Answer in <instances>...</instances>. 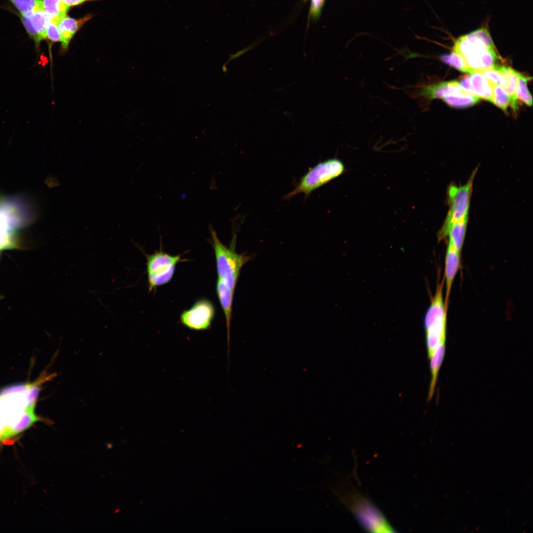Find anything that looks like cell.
Listing matches in <instances>:
<instances>
[{"mask_svg": "<svg viewBox=\"0 0 533 533\" xmlns=\"http://www.w3.org/2000/svg\"><path fill=\"white\" fill-rule=\"evenodd\" d=\"M494 85L505 88V80L502 74L496 68L495 65L480 71Z\"/></svg>", "mask_w": 533, "mask_h": 533, "instance_id": "obj_25", "label": "cell"}, {"mask_svg": "<svg viewBox=\"0 0 533 533\" xmlns=\"http://www.w3.org/2000/svg\"><path fill=\"white\" fill-rule=\"evenodd\" d=\"M30 38L38 48L41 40L46 39V30L50 18L43 9H38L25 15L19 14Z\"/></svg>", "mask_w": 533, "mask_h": 533, "instance_id": "obj_11", "label": "cell"}, {"mask_svg": "<svg viewBox=\"0 0 533 533\" xmlns=\"http://www.w3.org/2000/svg\"><path fill=\"white\" fill-rule=\"evenodd\" d=\"M345 168L343 162L337 158L319 162L304 175L295 189L287 194L285 199H290L303 193L308 197L313 191L342 175Z\"/></svg>", "mask_w": 533, "mask_h": 533, "instance_id": "obj_4", "label": "cell"}, {"mask_svg": "<svg viewBox=\"0 0 533 533\" xmlns=\"http://www.w3.org/2000/svg\"><path fill=\"white\" fill-rule=\"evenodd\" d=\"M480 98L466 90L444 97L443 100L453 107H468L476 104Z\"/></svg>", "mask_w": 533, "mask_h": 533, "instance_id": "obj_20", "label": "cell"}, {"mask_svg": "<svg viewBox=\"0 0 533 533\" xmlns=\"http://www.w3.org/2000/svg\"><path fill=\"white\" fill-rule=\"evenodd\" d=\"M469 78L473 94L492 103L494 84L480 71L470 73Z\"/></svg>", "mask_w": 533, "mask_h": 533, "instance_id": "obj_15", "label": "cell"}, {"mask_svg": "<svg viewBox=\"0 0 533 533\" xmlns=\"http://www.w3.org/2000/svg\"><path fill=\"white\" fill-rule=\"evenodd\" d=\"M445 341L446 339H442L440 341L430 358L431 379L428 394V401L431 400L435 390L438 372L444 356Z\"/></svg>", "mask_w": 533, "mask_h": 533, "instance_id": "obj_17", "label": "cell"}, {"mask_svg": "<svg viewBox=\"0 0 533 533\" xmlns=\"http://www.w3.org/2000/svg\"><path fill=\"white\" fill-rule=\"evenodd\" d=\"M496 68L502 74L505 80V89L511 99V107L516 112L518 110V98L517 92L519 83V72L512 68L505 66L495 65Z\"/></svg>", "mask_w": 533, "mask_h": 533, "instance_id": "obj_16", "label": "cell"}, {"mask_svg": "<svg viewBox=\"0 0 533 533\" xmlns=\"http://www.w3.org/2000/svg\"><path fill=\"white\" fill-rule=\"evenodd\" d=\"M460 253L449 243L446 254L445 277L446 286L445 305L448 304L452 284L460 264Z\"/></svg>", "mask_w": 533, "mask_h": 533, "instance_id": "obj_13", "label": "cell"}, {"mask_svg": "<svg viewBox=\"0 0 533 533\" xmlns=\"http://www.w3.org/2000/svg\"><path fill=\"white\" fill-rule=\"evenodd\" d=\"M24 223L16 202L0 201V250L16 248V231Z\"/></svg>", "mask_w": 533, "mask_h": 533, "instance_id": "obj_8", "label": "cell"}, {"mask_svg": "<svg viewBox=\"0 0 533 533\" xmlns=\"http://www.w3.org/2000/svg\"><path fill=\"white\" fill-rule=\"evenodd\" d=\"M46 38L52 42L60 41V35L57 24L50 21L46 28Z\"/></svg>", "mask_w": 533, "mask_h": 533, "instance_id": "obj_27", "label": "cell"}, {"mask_svg": "<svg viewBox=\"0 0 533 533\" xmlns=\"http://www.w3.org/2000/svg\"><path fill=\"white\" fill-rule=\"evenodd\" d=\"M464 90L456 80L440 82L429 84H417L406 87L405 91L412 98L426 100L443 99L444 97L462 92Z\"/></svg>", "mask_w": 533, "mask_h": 533, "instance_id": "obj_10", "label": "cell"}, {"mask_svg": "<svg viewBox=\"0 0 533 533\" xmlns=\"http://www.w3.org/2000/svg\"><path fill=\"white\" fill-rule=\"evenodd\" d=\"M477 169V167L473 170L464 185L457 186L451 184L449 186L447 198L449 209L442 226L438 232L439 240L447 236V231L452 224L468 217L473 183Z\"/></svg>", "mask_w": 533, "mask_h": 533, "instance_id": "obj_5", "label": "cell"}, {"mask_svg": "<svg viewBox=\"0 0 533 533\" xmlns=\"http://www.w3.org/2000/svg\"><path fill=\"white\" fill-rule=\"evenodd\" d=\"M453 50L464 59L473 72L490 68L500 59L490 33L485 27L459 37L455 42Z\"/></svg>", "mask_w": 533, "mask_h": 533, "instance_id": "obj_1", "label": "cell"}, {"mask_svg": "<svg viewBox=\"0 0 533 533\" xmlns=\"http://www.w3.org/2000/svg\"><path fill=\"white\" fill-rule=\"evenodd\" d=\"M44 11L48 14L50 21L55 24L66 16L69 7L61 0H42Z\"/></svg>", "mask_w": 533, "mask_h": 533, "instance_id": "obj_19", "label": "cell"}, {"mask_svg": "<svg viewBox=\"0 0 533 533\" xmlns=\"http://www.w3.org/2000/svg\"><path fill=\"white\" fill-rule=\"evenodd\" d=\"M323 2L324 0H312L311 13L312 16H317L319 14Z\"/></svg>", "mask_w": 533, "mask_h": 533, "instance_id": "obj_28", "label": "cell"}, {"mask_svg": "<svg viewBox=\"0 0 533 533\" xmlns=\"http://www.w3.org/2000/svg\"><path fill=\"white\" fill-rule=\"evenodd\" d=\"M18 10L20 14L25 15L38 9H43L42 0H8Z\"/></svg>", "mask_w": 533, "mask_h": 533, "instance_id": "obj_22", "label": "cell"}, {"mask_svg": "<svg viewBox=\"0 0 533 533\" xmlns=\"http://www.w3.org/2000/svg\"><path fill=\"white\" fill-rule=\"evenodd\" d=\"M92 16L90 15L79 19H76L66 15L59 21L57 26L60 33V42L63 50L67 49L71 39L76 32Z\"/></svg>", "mask_w": 533, "mask_h": 533, "instance_id": "obj_12", "label": "cell"}, {"mask_svg": "<svg viewBox=\"0 0 533 533\" xmlns=\"http://www.w3.org/2000/svg\"><path fill=\"white\" fill-rule=\"evenodd\" d=\"M459 83L464 90L473 94L469 82V75L462 77Z\"/></svg>", "mask_w": 533, "mask_h": 533, "instance_id": "obj_29", "label": "cell"}, {"mask_svg": "<svg viewBox=\"0 0 533 533\" xmlns=\"http://www.w3.org/2000/svg\"><path fill=\"white\" fill-rule=\"evenodd\" d=\"M211 244L214 252L218 278L230 289L234 291L240 270L249 260V257L235 252L220 240L211 227Z\"/></svg>", "mask_w": 533, "mask_h": 533, "instance_id": "obj_3", "label": "cell"}, {"mask_svg": "<svg viewBox=\"0 0 533 533\" xmlns=\"http://www.w3.org/2000/svg\"><path fill=\"white\" fill-rule=\"evenodd\" d=\"M442 283L438 284L434 297L425 314L424 325L428 358L440 341L446 339V305L443 299Z\"/></svg>", "mask_w": 533, "mask_h": 533, "instance_id": "obj_6", "label": "cell"}, {"mask_svg": "<svg viewBox=\"0 0 533 533\" xmlns=\"http://www.w3.org/2000/svg\"><path fill=\"white\" fill-rule=\"evenodd\" d=\"M216 314L215 307L208 299L196 301L189 309L180 315L181 324L186 328L194 331H204L209 329Z\"/></svg>", "mask_w": 533, "mask_h": 533, "instance_id": "obj_9", "label": "cell"}, {"mask_svg": "<svg viewBox=\"0 0 533 533\" xmlns=\"http://www.w3.org/2000/svg\"><path fill=\"white\" fill-rule=\"evenodd\" d=\"M492 103L506 112L509 106H511V99L504 88L494 85Z\"/></svg>", "mask_w": 533, "mask_h": 533, "instance_id": "obj_23", "label": "cell"}, {"mask_svg": "<svg viewBox=\"0 0 533 533\" xmlns=\"http://www.w3.org/2000/svg\"><path fill=\"white\" fill-rule=\"evenodd\" d=\"M69 8L71 6L80 4L85 1L94 0H61Z\"/></svg>", "mask_w": 533, "mask_h": 533, "instance_id": "obj_30", "label": "cell"}, {"mask_svg": "<svg viewBox=\"0 0 533 533\" xmlns=\"http://www.w3.org/2000/svg\"><path fill=\"white\" fill-rule=\"evenodd\" d=\"M519 83L517 92V98L522 101L529 106H532L533 99L531 93L528 88L527 83L530 79L528 77L518 74Z\"/></svg>", "mask_w": 533, "mask_h": 533, "instance_id": "obj_24", "label": "cell"}, {"mask_svg": "<svg viewBox=\"0 0 533 533\" xmlns=\"http://www.w3.org/2000/svg\"><path fill=\"white\" fill-rule=\"evenodd\" d=\"M340 497L359 524L367 532H396L380 509L368 498L352 487L347 486Z\"/></svg>", "mask_w": 533, "mask_h": 533, "instance_id": "obj_2", "label": "cell"}, {"mask_svg": "<svg viewBox=\"0 0 533 533\" xmlns=\"http://www.w3.org/2000/svg\"><path fill=\"white\" fill-rule=\"evenodd\" d=\"M33 382L31 383H17L4 387L0 390V396L14 393L28 392Z\"/></svg>", "mask_w": 533, "mask_h": 533, "instance_id": "obj_26", "label": "cell"}, {"mask_svg": "<svg viewBox=\"0 0 533 533\" xmlns=\"http://www.w3.org/2000/svg\"><path fill=\"white\" fill-rule=\"evenodd\" d=\"M441 59L445 63L460 72L469 74L474 72L468 66L464 59L454 50L450 53L442 55L441 56Z\"/></svg>", "mask_w": 533, "mask_h": 533, "instance_id": "obj_21", "label": "cell"}, {"mask_svg": "<svg viewBox=\"0 0 533 533\" xmlns=\"http://www.w3.org/2000/svg\"><path fill=\"white\" fill-rule=\"evenodd\" d=\"M144 254L149 292L169 283L173 278L177 265L185 261L180 255H171L161 248L152 254Z\"/></svg>", "mask_w": 533, "mask_h": 533, "instance_id": "obj_7", "label": "cell"}, {"mask_svg": "<svg viewBox=\"0 0 533 533\" xmlns=\"http://www.w3.org/2000/svg\"><path fill=\"white\" fill-rule=\"evenodd\" d=\"M216 290L226 319L228 347L230 340V321L234 291L230 289L219 279L217 280Z\"/></svg>", "mask_w": 533, "mask_h": 533, "instance_id": "obj_14", "label": "cell"}, {"mask_svg": "<svg viewBox=\"0 0 533 533\" xmlns=\"http://www.w3.org/2000/svg\"><path fill=\"white\" fill-rule=\"evenodd\" d=\"M468 219V217L465 218L452 224L447 233L446 237H449V243L459 252H461L464 242Z\"/></svg>", "mask_w": 533, "mask_h": 533, "instance_id": "obj_18", "label": "cell"}]
</instances>
